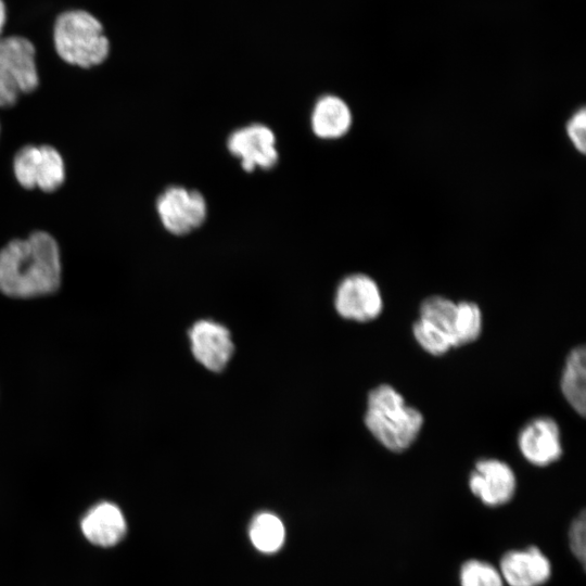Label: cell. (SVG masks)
<instances>
[{
	"mask_svg": "<svg viewBox=\"0 0 586 586\" xmlns=\"http://www.w3.org/2000/svg\"><path fill=\"white\" fill-rule=\"evenodd\" d=\"M56 241L44 231L9 242L0 251V292L13 298L54 293L61 284Z\"/></svg>",
	"mask_w": 586,
	"mask_h": 586,
	"instance_id": "1",
	"label": "cell"
},
{
	"mask_svg": "<svg viewBox=\"0 0 586 586\" xmlns=\"http://www.w3.org/2000/svg\"><path fill=\"white\" fill-rule=\"evenodd\" d=\"M499 572L509 586H540L549 579L551 565L548 558L532 546L505 553Z\"/></svg>",
	"mask_w": 586,
	"mask_h": 586,
	"instance_id": "12",
	"label": "cell"
},
{
	"mask_svg": "<svg viewBox=\"0 0 586 586\" xmlns=\"http://www.w3.org/2000/svg\"><path fill=\"white\" fill-rule=\"evenodd\" d=\"M252 544L262 552H277L284 543L285 531L282 521L269 512L256 514L250 524Z\"/></svg>",
	"mask_w": 586,
	"mask_h": 586,
	"instance_id": "17",
	"label": "cell"
},
{
	"mask_svg": "<svg viewBox=\"0 0 586 586\" xmlns=\"http://www.w3.org/2000/svg\"><path fill=\"white\" fill-rule=\"evenodd\" d=\"M461 586H504L500 572L492 564L471 559L460 570Z\"/></svg>",
	"mask_w": 586,
	"mask_h": 586,
	"instance_id": "20",
	"label": "cell"
},
{
	"mask_svg": "<svg viewBox=\"0 0 586 586\" xmlns=\"http://www.w3.org/2000/svg\"><path fill=\"white\" fill-rule=\"evenodd\" d=\"M566 137L576 152L586 150V109L584 105L574 110L565 123Z\"/></svg>",
	"mask_w": 586,
	"mask_h": 586,
	"instance_id": "21",
	"label": "cell"
},
{
	"mask_svg": "<svg viewBox=\"0 0 586 586\" xmlns=\"http://www.w3.org/2000/svg\"><path fill=\"white\" fill-rule=\"evenodd\" d=\"M469 487L483 504L496 507L513 497L517 479L508 463L496 458H483L470 473Z\"/></svg>",
	"mask_w": 586,
	"mask_h": 586,
	"instance_id": "8",
	"label": "cell"
},
{
	"mask_svg": "<svg viewBox=\"0 0 586 586\" xmlns=\"http://www.w3.org/2000/svg\"><path fill=\"white\" fill-rule=\"evenodd\" d=\"M227 148L247 173L256 168L271 169L279 160L276 135L264 124L255 123L235 129L228 137Z\"/></svg>",
	"mask_w": 586,
	"mask_h": 586,
	"instance_id": "7",
	"label": "cell"
},
{
	"mask_svg": "<svg viewBox=\"0 0 586 586\" xmlns=\"http://www.w3.org/2000/svg\"><path fill=\"white\" fill-rule=\"evenodd\" d=\"M335 309L345 319L367 322L379 317L383 297L377 281L370 276L356 272L346 276L337 285Z\"/></svg>",
	"mask_w": 586,
	"mask_h": 586,
	"instance_id": "6",
	"label": "cell"
},
{
	"mask_svg": "<svg viewBox=\"0 0 586 586\" xmlns=\"http://www.w3.org/2000/svg\"><path fill=\"white\" fill-rule=\"evenodd\" d=\"M585 347L573 348L565 359L560 387L570 406L582 417L585 415L586 358Z\"/></svg>",
	"mask_w": 586,
	"mask_h": 586,
	"instance_id": "15",
	"label": "cell"
},
{
	"mask_svg": "<svg viewBox=\"0 0 586 586\" xmlns=\"http://www.w3.org/2000/svg\"><path fill=\"white\" fill-rule=\"evenodd\" d=\"M424 419L415 407L406 404L403 395L390 384L370 391L365 423L375 440L386 449L400 453L417 440Z\"/></svg>",
	"mask_w": 586,
	"mask_h": 586,
	"instance_id": "2",
	"label": "cell"
},
{
	"mask_svg": "<svg viewBox=\"0 0 586 586\" xmlns=\"http://www.w3.org/2000/svg\"><path fill=\"white\" fill-rule=\"evenodd\" d=\"M80 527L85 537L93 545L112 547L126 535L127 523L120 509L109 501L93 506L84 515Z\"/></svg>",
	"mask_w": 586,
	"mask_h": 586,
	"instance_id": "13",
	"label": "cell"
},
{
	"mask_svg": "<svg viewBox=\"0 0 586 586\" xmlns=\"http://www.w3.org/2000/svg\"><path fill=\"white\" fill-rule=\"evenodd\" d=\"M189 339L195 359L212 371H221L233 353L230 332L215 321L195 322L189 331Z\"/></svg>",
	"mask_w": 586,
	"mask_h": 586,
	"instance_id": "10",
	"label": "cell"
},
{
	"mask_svg": "<svg viewBox=\"0 0 586 586\" xmlns=\"http://www.w3.org/2000/svg\"><path fill=\"white\" fill-rule=\"evenodd\" d=\"M22 93L20 85L10 75L0 73V107L14 105Z\"/></svg>",
	"mask_w": 586,
	"mask_h": 586,
	"instance_id": "23",
	"label": "cell"
},
{
	"mask_svg": "<svg viewBox=\"0 0 586 586\" xmlns=\"http://www.w3.org/2000/svg\"><path fill=\"white\" fill-rule=\"evenodd\" d=\"M518 446L532 464L545 467L562 456L561 433L550 417L540 416L528 421L519 432Z\"/></svg>",
	"mask_w": 586,
	"mask_h": 586,
	"instance_id": "9",
	"label": "cell"
},
{
	"mask_svg": "<svg viewBox=\"0 0 586 586\" xmlns=\"http://www.w3.org/2000/svg\"><path fill=\"white\" fill-rule=\"evenodd\" d=\"M570 546L574 556L585 564L586 556V522L583 512L570 528Z\"/></svg>",
	"mask_w": 586,
	"mask_h": 586,
	"instance_id": "22",
	"label": "cell"
},
{
	"mask_svg": "<svg viewBox=\"0 0 586 586\" xmlns=\"http://www.w3.org/2000/svg\"><path fill=\"white\" fill-rule=\"evenodd\" d=\"M5 18H7L5 4L3 0H0V34L2 33V29L4 27Z\"/></svg>",
	"mask_w": 586,
	"mask_h": 586,
	"instance_id": "24",
	"label": "cell"
},
{
	"mask_svg": "<svg viewBox=\"0 0 586 586\" xmlns=\"http://www.w3.org/2000/svg\"><path fill=\"white\" fill-rule=\"evenodd\" d=\"M457 303L443 295H431L421 302L419 318L444 332L457 346L456 340Z\"/></svg>",
	"mask_w": 586,
	"mask_h": 586,
	"instance_id": "16",
	"label": "cell"
},
{
	"mask_svg": "<svg viewBox=\"0 0 586 586\" xmlns=\"http://www.w3.org/2000/svg\"><path fill=\"white\" fill-rule=\"evenodd\" d=\"M483 318L479 305L471 301L457 303L456 340L457 346L474 342L482 332Z\"/></svg>",
	"mask_w": 586,
	"mask_h": 586,
	"instance_id": "18",
	"label": "cell"
},
{
	"mask_svg": "<svg viewBox=\"0 0 586 586\" xmlns=\"http://www.w3.org/2000/svg\"><path fill=\"white\" fill-rule=\"evenodd\" d=\"M53 41L62 60L86 68L101 64L110 50L101 22L84 10L66 11L56 18Z\"/></svg>",
	"mask_w": 586,
	"mask_h": 586,
	"instance_id": "3",
	"label": "cell"
},
{
	"mask_svg": "<svg viewBox=\"0 0 586 586\" xmlns=\"http://www.w3.org/2000/svg\"><path fill=\"white\" fill-rule=\"evenodd\" d=\"M412 333L417 343L429 354L441 356L454 348L451 340L441 330L423 319L412 324Z\"/></svg>",
	"mask_w": 586,
	"mask_h": 586,
	"instance_id": "19",
	"label": "cell"
},
{
	"mask_svg": "<svg viewBox=\"0 0 586 586\" xmlns=\"http://www.w3.org/2000/svg\"><path fill=\"white\" fill-rule=\"evenodd\" d=\"M16 180L26 189L39 188L52 192L65 179V166L60 153L49 145H26L13 161Z\"/></svg>",
	"mask_w": 586,
	"mask_h": 586,
	"instance_id": "5",
	"label": "cell"
},
{
	"mask_svg": "<svg viewBox=\"0 0 586 586\" xmlns=\"http://www.w3.org/2000/svg\"><path fill=\"white\" fill-rule=\"evenodd\" d=\"M156 212L168 232L184 235L204 224L207 217V203L198 190L171 186L158 195Z\"/></svg>",
	"mask_w": 586,
	"mask_h": 586,
	"instance_id": "4",
	"label": "cell"
},
{
	"mask_svg": "<svg viewBox=\"0 0 586 586\" xmlns=\"http://www.w3.org/2000/svg\"><path fill=\"white\" fill-rule=\"evenodd\" d=\"M353 119L352 109L344 99L335 94H324L313 106L310 127L319 139L336 140L349 132Z\"/></svg>",
	"mask_w": 586,
	"mask_h": 586,
	"instance_id": "14",
	"label": "cell"
},
{
	"mask_svg": "<svg viewBox=\"0 0 586 586\" xmlns=\"http://www.w3.org/2000/svg\"><path fill=\"white\" fill-rule=\"evenodd\" d=\"M34 44L26 38L10 36L0 38V73L12 76L22 93L34 91L38 84Z\"/></svg>",
	"mask_w": 586,
	"mask_h": 586,
	"instance_id": "11",
	"label": "cell"
}]
</instances>
